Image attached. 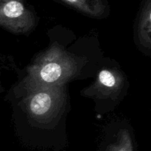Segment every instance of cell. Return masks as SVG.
<instances>
[{
	"label": "cell",
	"instance_id": "1",
	"mask_svg": "<svg viewBox=\"0 0 151 151\" xmlns=\"http://www.w3.org/2000/svg\"><path fill=\"white\" fill-rule=\"evenodd\" d=\"M25 9L18 0H0V24L10 25L24 16Z\"/></svg>",
	"mask_w": 151,
	"mask_h": 151
},
{
	"label": "cell",
	"instance_id": "2",
	"mask_svg": "<svg viewBox=\"0 0 151 151\" xmlns=\"http://www.w3.org/2000/svg\"><path fill=\"white\" fill-rule=\"evenodd\" d=\"M53 97L47 91H40L32 97L29 109L34 116H44L50 113L54 106Z\"/></svg>",
	"mask_w": 151,
	"mask_h": 151
},
{
	"label": "cell",
	"instance_id": "3",
	"mask_svg": "<svg viewBox=\"0 0 151 151\" xmlns=\"http://www.w3.org/2000/svg\"><path fill=\"white\" fill-rule=\"evenodd\" d=\"M64 72L63 65L57 61L48 62L43 65L38 72V77L42 82L53 83L62 78Z\"/></svg>",
	"mask_w": 151,
	"mask_h": 151
},
{
	"label": "cell",
	"instance_id": "4",
	"mask_svg": "<svg viewBox=\"0 0 151 151\" xmlns=\"http://www.w3.org/2000/svg\"><path fill=\"white\" fill-rule=\"evenodd\" d=\"M99 82L108 88H114L116 80L114 74L109 70H102L99 74Z\"/></svg>",
	"mask_w": 151,
	"mask_h": 151
},
{
	"label": "cell",
	"instance_id": "5",
	"mask_svg": "<svg viewBox=\"0 0 151 151\" xmlns=\"http://www.w3.org/2000/svg\"><path fill=\"white\" fill-rule=\"evenodd\" d=\"M64 1L72 4H76V5H79L80 4V0H64Z\"/></svg>",
	"mask_w": 151,
	"mask_h": 151
},
{
	"label": "cell",
	"instance_id": "6",
	"mask_svg": "<svg viewBox=\"0 0 151 151\" xmlns=\"http://www.w3.org/2000/svg\"><path fill=\"white\" fill-rule=\"evenodd\" d=\"M118 151H128V150H125V149H124V148H121V149H119Z\"/></svg>",
	"mask_w": 151,
	"mask_h": 151
}]
</instances>
